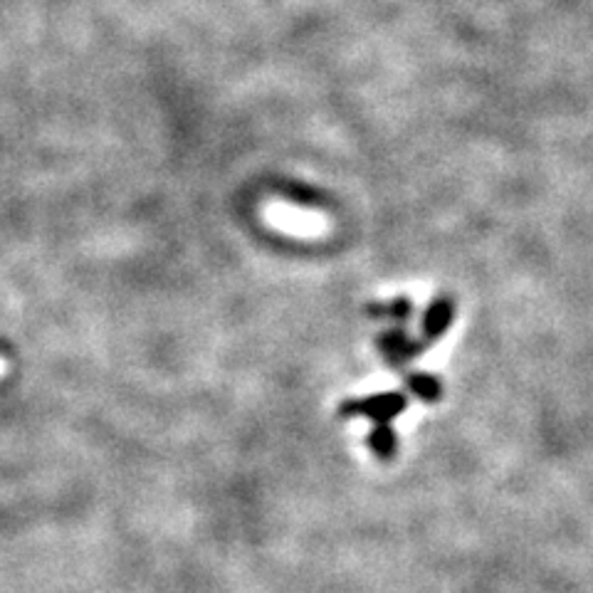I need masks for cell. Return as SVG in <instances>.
Segmentation results:
<instances>
[{"instance_id": "1", "label": "cell", "mask_w": 593, "mask_h": 593, "mask_svg": "<svg viewBox=\"0 0 593 593\" xmlns=\"http://www.w3.org/2000/svg\"><path fill=\"white\" fill-rule=\"evenodd\" d=\"M408 401L403 393L398 391H386L379 393V396H369L364 401H346L341 406V416L344 418H354V416H364L369 421H374L376 425L381 423H391L393 418L401 416L406 411Z\"/></svg>"}, {"instance_id": "2", "label": "cell", "mask_w": 593, "mask_h": 593, "mask_svg": "<svg viewBox=\"0 0 593 593\" xmlns=\"http://www.w3.org/2000/svg\"><path fill=\"white\" fill-rule=\"evenodd\" d=\"M379 349L383 351V356H386L391 364L401 366V364H406V361H411L413 356L423 349V344L413 341L401 327H398V329H388V332L381 334Z\"/></svg>"}, {"instance_id": "3", "label": "cell", "mask_w": 593, "mask_h": 593, "mask_svg": "<svg viewBox=\"0 0 593 593\" xmlns=\"http://www.w3.org/2000/svg\"><path fill=\"white\" fill-rule=\"evenodd\" d=\"M455 317V304L450 297H438L428 307L423 317V334L428 341H435L448 332V327L453 324Z\"/></svg>"}, {"instance_id": "4", "label": "cell", "mask_w": 593, "mask_h": 593, "mask_svg": "<svg viewBox=\"0 0 593 593\" xmlns=\"http://www.w3.org/2000/svg\"><path fill=\"white\" fill-rule=\"evenodd\" d=\"M396 433L391 430V423H381L371 430L369 435V448L379 455L381 460H388L393 453H396Z\"/></svg>"}, {"instance_id": "5", "label": "cell", "mask_w": 593, "mask_h": 593, "mask_svg": "<svg viewBox=\"0 0 593 593\" xmlns=\"http://www.w3.org/2000/svg\"><path fill=\"white\" fill-rule=\"evenodd\" d=\"M408 388H411V391L416 393L421 401H428V403H435L440 398V393H443V388H440V381L435 379V376H430V374L408 376Z\"/></svg>"}, {"instance_id": "6", "label": "cell", "mask_w": 593, "mask_h": 593, "mask_svg": "<svg viewBox=\"0 0 593 593\" xmlns=\"http://www.w3.org/2000/svg\"><path fill=\"white\" fill-rule=\"evenodd\" d=\"M369 312L379 319H398V322H406V319L411 317L413 307L408 299H393V302L388 304H374V307H369Z\"/></svg>"}]
</instances>
